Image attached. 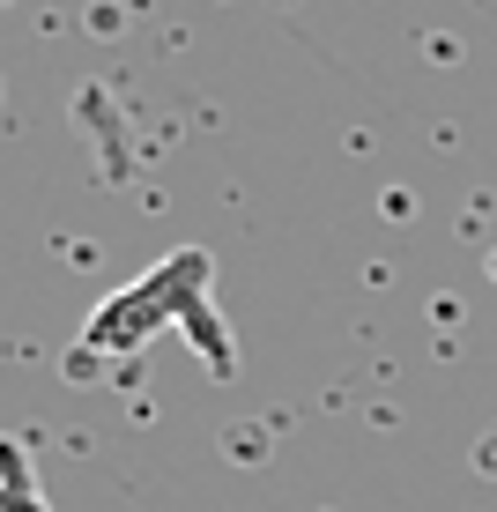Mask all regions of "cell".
<instances>
[{"label": "cell", "instance_id": "obj_1", "mask_svg": "<svg viewBox=\"0 0 497 512\" xmlns=\"http://www.w3.org/2000/svg\"><path fill=\"white\" fill-rule=\"evenodd\" d=\"M0 512H45V498L30 490L23 461H15V446H0Z\"/></svg>", "mask_w": 497, "mask_h": 512}]
</instances>
